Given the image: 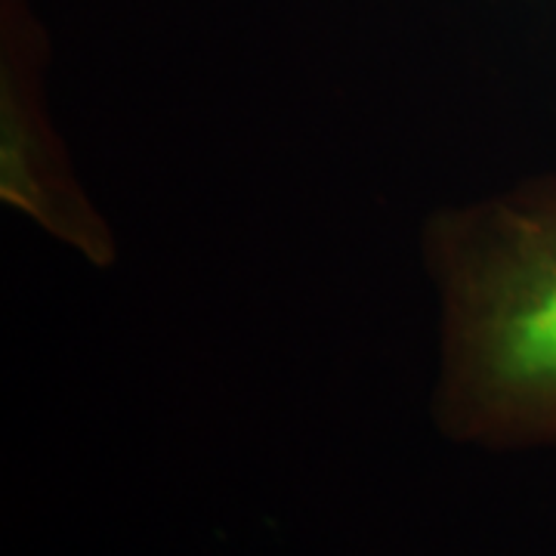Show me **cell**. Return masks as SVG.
Returning a JSON list of instances; mask_svg holds the SVG:
<instances>
[{
  "mask_svg": "<svg viewBox=\"0 0 556 556\" xmlns=\"http://www.w3.org/2000/svg\"><path fill=\"white\" fill-rule=\"evenodd\" d=\"M439 427L457 442H556V207L497 211L448 251Z\"/></svg>",
  "mask_w": 556,
  "mask_h": 556,
  "instance_id": "1",
  "label": "cell"
}]
</instances>
